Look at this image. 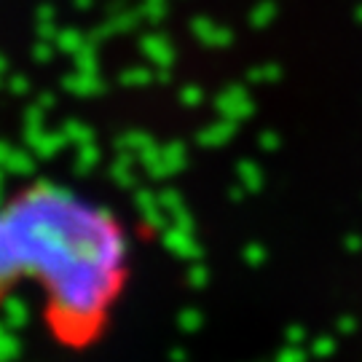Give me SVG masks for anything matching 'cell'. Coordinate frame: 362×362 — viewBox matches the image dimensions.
<instances>
[{"label":"cell","mask_w":362,"mask_h":362,"mask_svg":"<svg viewBox=\"0 0 362 362\" xmlns=\"http://www.w3.org/2000/svg\"><path fill=\"white\" fill-rule=\"evenodd\" d=\"M127 279L129 236L107 207L52 180L0 202V303L33 282L62 349L83 351L103 338Z\"/></svg>","instance_id":"cell-1"}]
</instances>
